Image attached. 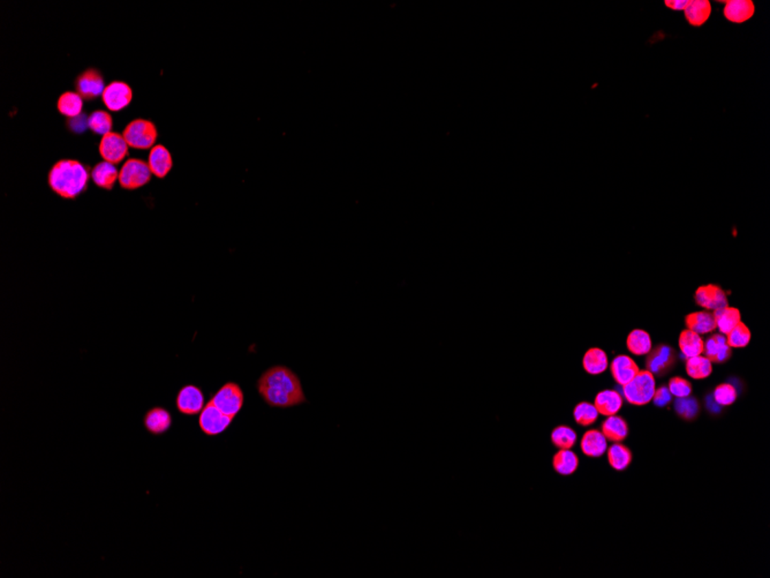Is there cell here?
I'll return each mask as SVG.
<instances>
[{
    "label": "cell",
    "instance_id": "cell-1",
    "mask_svg": "<svg viewBox=\"0 0 770 578\" xmlns=\"http://www.w3.org/2000/svg\"><path fill=\"white\" fill-rule=\"evenodd\" d=\"M258 394L268 405L286 409L306 402L300 379L286 366L265 370L258 381Z\"/></svg>",
    "mask_w": 770,
    "mask_h": 578
},
{
    "label": "cell",
    "instance_id": "cell-2",
    "mask_svg": "<svg viewBox=\"0 0 770 578\" xmlns=\"http://www.w3.org/2000/svg\"><path fill=\"white\" fill-rule=\"evenodd\" d=\"M89 169L76 159H60L51 168L47 183L56 194L66 200H76L86 192Z\"/></svg>",
    "mask_w": 770,
    "mask_h": 578
},
{
    "label": "cell",
    "instance_id": "cell-3",
    "mask_svg": "<svg viewBox=\"0 0 770 578\" xmlns=\"http://www.w3.org/2000/svg\"><path fill=\"white\" fill-rule=\"evenodd\" d=\"M655 384V377L649 370H639L629 384H624V397L632 405H646L653 399Z\"/></svg>",
    "mask_w": 770,
    "mask_h": 578
},
{
    "label": "cell",
    "instance_id": "cell-4",
    "mask_svg": "<svg viewBox=\"0 0 770 578\" xmlns=\"http://www.w3.org/2000/svg\"><path fill=\"white\" fill-rule=\"evenodd\" d=\"M126 142L134 149H149L157 140V127L147 119H135L126 126L122 132Z\"/></svg>",
    "mask_w": 770,
    "mask_h": 578
},
{
    "label": "cell",
    "instance_id": "cell-5",
    "mask_svg": "<svg viewBox=\"0 0 770 578\" xmlns=\"http://www.w3.org/2000/svg\"><path fill=\"white\" fill-rule=\"evenodd\" d=\"M151 175L148 163L137 158H129L120 169L119 184L124 190H139L150 181Z\"/></svg>",
    "mask_w": 770,
    "mask_h": 578
},
{
    "label": "cell",
    "instance_id": "cell-6",
    "mask_svg": "<svg viewBox=\"0 0 770 578\" xmlns=\"http://www.w3.org/2000/svg\"><path fill=\"white\" fill-rule=\"evenodd\" d=\"M226 416H234L240 412L244 406L245 397L240 386L234 382L224 384L210 399Z\"/></svg>",
    "mask_w": 770,
    "mask_h": 578
},
{
    "label": "cell",
    "instance_id": "cell-7",
    "mask_svg": "<svg viewBox=\"0 0 770 578\" xmlns=\"http://www.w3.org/2000/svg\"><path fill=\"white\" fill-rule=\"evenodd\" d=\"M233 419L234 418L226 416L225 413H223L210 401L205 404L203 410L201 411L199 425H200L201 431L203 432L205 435L217 436V435L222 434L223 432H225L229 427V425L232 424Z\"/></svg>",
    "mask_w": 770,
    "mask_h": 578
},
{
    "label": "cell",
    "instance_id": "cell-8",
    "mask_svg": "<svg viewBox=\"0 0 770 578\" xmlns=\"http://www.w3.org/2000/svg\"><path fill=\"white\" fill-rule=\"evenodd\" d=\"M677 355L674 348L666 344H659L649 351L646 359V366L653 375L664 377L674 368Z\"/></svg>",
    "mask_w": 770,
    "mask_h": 578
},
{
    "label": "cell",
    "instance_id": "cell-9",
    "mask_svg": "<svg viewBox=\"0 0 770 578\" xmlns=\"http://www.w3.org/2000/svg\"><path fill=\"white\" fill-rule=\"evenodd\" d=\"M105 88L103 74L93 67L87 69L76 80V91L86 101H93L103 96Z\"/></svg>",
    "mask_w": 770,
    "mask_h": 578
},
{
    "label": "cell",
    "instance_id": "cell-10",
    "mask_svg": "<svg viewBox=\"0 0 770 578\" xmlns=\"http://www.w3.org/2000/svg\"><path fill=\"white\" fill-rule=\"evenodd\" d=\"M100 155L106 162L119 164L128 155V144L122 134L110 132L100 140Z\"/></svg>",
    "mask_w": 770,
    "mask_h": 578
},
{
    "label": "cell",
    "instance_id": "cell-11",
    "mask_svg": "<svg viewBox=\"0 0 770 578\" xmlns=\"http://www.w3.org/2000/svg\"><path fill=\"white\" fill-rule=\"evenodd\" d=\"M177 409L186 416L199 414L205 408V395L196 386H185L177 395Z\"/></svg>",
    "mask_w": 770,
    "mask_h": 578
},
{
    "label": "cell",
    "instance_id": "cell-12",
    "mask_svg": "<svg viewBox=\"0 0 770 578\" xmlns=\"http://www.w3.org/2000/svg\"><path fill=\"white\" fill-rule=\"evenodd\" d=\"M103 102L105 107L111 111H120L128 107L132 102L133 91L127 83L113 81L105 88L103 93Z\"/></svg>",
    "mask_w": 770,
    "mask_h": 578
},
{
    "label": "cell",
    "instance_id": "cell-13",
    "mask_svg": "<svg viewBox=\"0 0 770 578\" xmlns=\"http://www.w3.org/2000/svg\"><path fill=\"white\" fill-rule=\"evenodd\" d=\"M694 298L695 302L707 311H716L727 306V293L714 284L699 287Z\"/></svg>",
    "mask_w": 770,
    "mask_h": 578
},
{
    "label": "cell",
    "instance_id": "cell-14",
    "mask_svg": "<svg viewBox=\"0 0 770 578\" xmlns=\"http://www.w3.org/2000/svg\"><path fill=\"white\" fill-rule=\"evenodd\" d=\"M148 166L155 177H157L158 179H164L172 170L173 166L172 156L168 151V148H165L161 144L155 146L149 154Z\"/></svg>",
    "mask_w": 770,
    "mask_h": 578
},
{
    "label": "cell",
    "instance_id": "cell-15",
    "mask_svg": "<svg viewBox=\"0 0 770 578\" xmlns=\"http://www.w3.org/2000/svg\"><path fill=\"white\" fill-rule=\"evenodd\" d=\"M702 353L712 363L723 364L730 359L732 351L723 334H714L705 342Z\"/></svg>",
    "mask_w": 770,
    "mask_h": 578
},
{
    "label": "cell",
    "instance_id": "cell-16",
    "mask_svg": "<svg viewBox=\"0 0 770 578\" xmlns=\"http://www.w3.org/2000/svg\"><path fill=\"white\" fill-rule=\"evenodd\" d=\"M144 425L146 430L152 435L164 434L172 425V416L168 410L156 406L146 413Z\"/></svg>",
    "mask_w": 770,
    "mask_h": 578
},
{
    "label": "cell",
    "instance_id": "cell-17",
    "mask_svg": "<svg viewBox=\"0 0 770 578\" xmlns=\"http://www.w3.org/2000/svg\"><path fill=\"white\" fill-rule=\"evenodd\" d=\"M610 370L617 384L624 386L629 384L640 370L631 357L620 355L613 360V363L610 365Z\"/></svg>",
    "mask_w": 770,
    "mask_h": 578
},
{
    "label": "cell",
    "instance_id": "cell-18",
    "mask_svg": "<svg viewBox=\"0 0 770 578\" xmlns=\"http://www.w3.org/2000/svg\"><path fill=\"white\" fill-rule=\"evenodd\" d=\"M90 177L96 186L103 190H111L119 179L118 169L115 164L103 161L93 166Z\"/></svg>",
    "mask_w": 770,
    "mask_h": 578
},
{
    "label": "cell",
    "instance_id": "cell-19",
    "mask_svg": "<svg viewBox=\"0 0 770 578\" xmlns=\"http://www.w3.org/2000/svg\"><path fill=\"white\" fill-rule=\"evenodd\" d=\"M756 6L751 0H729L724 8V16L734 23H743L752 18Z\"/></svg>",
    "mask_w": 770,
    "mask_h": 578
},
{
    "label": "cell",
    "instance_id": "cell-20",
    "mask_svg": "<svg viewBox=\"0 0 770 578\" xmlns=\"http://www.w3.org/2000/svg\"><path fill=\"white\" fill-rule=\"evenodd\" d=\"M606 436L602 434V432L598 430H591L585 433L584 436L581 438V450L582 453L588 457H601L607 453L608 450V443H607Z\"/></svg>",
    "mask_w": 770,
    "mask_h": 578
},
{
    "label": "cell",
    "instance_id": "cell-21",
    "mask_svg": "<svg viewBox=\"0 0 770 578\" xmlns=\"http://www.w3.org/2000/svg\"><path fill=\"white\" fill-rule=\"evenodd\" d=\"M595 408L603 416H615L623 406V397L616 390H602L595 397Z\"/></svg>",
    "mask_w": 770,
    "mask_h": 578
},
{
    "label": "cell",
    "instance_id": "cell-22",
    "mask_svg": "<svg viewBox=\"0 0 770 578\" xmlns=\"http://www.w3.org/2000/svg\"><path fill=\"white\" fill-rule=\"evenodd\" d=\"M602 434L606 436L608 441L622 442L629 435V425L622 416H610L602 423Z\"/></svg>",
    "mask_w": 770,
    "mask_h": 578
},
{
    "label": "cell",
    "instance_id": "cell-23",
    "mask_svg": "<svg viewBox=\"0 0 770 578\" xmlns=\"http://www.w3.org/2000/svg\"><path fill=\"white\" fill-rule=\"evenodd\" d=\"M685 324L688 331H694L699 335L708 334L716 329L713 313L707 311L688 314L685 319Z\"/></svg>",
    "mask_w": 770,
    "mask_h": 578
},
{
    "label": "cell",
    "instance_id": "cell-24",
    "mask_svg": "<svg viewBox=\"0 0 770 578\" xmlns=\"http://www.w3.org/2000/svg\"><path fill=\"white\" fill-rule=\"evenodd\" d=\"M714 320L716 328L720 329V334L727 335L740 322V312L738 309L725 306L722 309H716L713 313Z\"/></svg>",
    "mask_w": 770,
    "mask_h": 578
},
{
    "label": "cell",
    "instance_id": "cell-25",
    "mask_svg": "<svg viewBox=\"0 0 770 578\" xmlns=\"http://www.w3.org/2000/svg\"><path fill=\"white\" fill-rule=\"evenodd\" d=\"M684 12L690 25L700 27L710 19L712 5L708 0H692Z\"/></svg>",
    "mask_w": 770,
    "mask_h": 578
},
{
    "label": "cell",
    "instance_id": "cell-26",
    "mask_svg": "<svg viewBox=\"0 0 770 578\" xmlns=\"http://www.w3.org/2000/svg\"><path fill=\"white\" fill-rule=\"evenodd\" d=\"M582 366L588 374L598 375L606 372L609 366L606 352L598 348H591L585 353Z\"/></svg>",
    "mask_w": 770,
    "mask_h": 578
},
{
    "label": "cell",
    "instance_id": "cell-27",
    "mask_svg": "<svg viewBox=\"0 0 770 578\" xmlns=\"http://www.w3.org/2000/svg\"><path fill=\"white\" fill-rule=\"evenodd\" d=\"M552 465L557 474L570 476L578 470L579 458L574 452H571V449H559L558 453L554 456Z\"/></svg>",
    "mask_w": 770,
    "mask_h": 578
},
{
    "label": "cell",
    "instance_id": "cell-28",
    "mask_svg": "<svg viewBox=\"0 0 770 578\" xmlns=\"http://www.w3.org/2000/svg\"><path fill=\"white\" fill-rule=\"evenodd\" d=\"M679 348L685 358H691V357L700 356L703 352V344L705 342L702 340L700 335L697 334L694 331H683L679 335Z\"/></svg>",
    "mask_w": 770,
    "mask_h": 578
},
{
    "label": "cell",
    "instance_id": "cell-29",
    "mask_svg": "<svg viewBox=\"0 0 770 578\" xmlns=\"http://www.w3.org/2000/svg\"><path fill=\"white\" fill-rule=\"evenodd\" d=\"M626 345L631 353H633L635 356H644V355H648L649 351L652 350V338L647 331L634 329L627 336Z\"/></svg>",
    "mask_w": 770,
    "mask_h": 578
},
{
    "label": "cell",
    "instance_id": "cell-30",
    "mask_svg": "<svg viewBox=\"0 0 770 578\" xmlns=\"http://www.w3.org/2000/svg\"><path fill=\"white\" fill-rule=\"evenodd\" d=\"M58 111L69 118L82 113L83 98L78 93L67 91L60 95L57 103Z\"/></svg>",
    "mask_w": 770,
    "mask_h": 578
},
{
    "label": "cell",
    "instance_id": "cell-31",
    "mask_svg": "<svg viewBox=\"0 0 770 578\" xmlns=\"http://www.w3.org/2000/svg\"><path fill=\"white\" fill-rule=\"evenodd\" d=\"M632 452L626 445H620V442H615L608 448V460L615 470H625L632 463Z\"/></svg>",
    "mask_w": 770,
    "mask_h": 578
},
{
    "label": "cell",
    "instance_id": "cell-32",
    "mask_svg": "<svg viewBox=\"0 0 770 578\" xmlns=\"http://www.w3.org/2000/svg\"><path fill=\"white\" fill-rule=\"evenodd\" d=\"M713 372V365L708 358L705 356H695L688 358L686 360V373L694 379L702 380L710 377Z\"/></svg>",
    "mask_w": 770,
    "mask_h": 578
},
{
    "label": "cell",
    "instance_id": "cell-33",
    "mask_svg": "<svg viewBox=\"0 0 770 578\" xmlns=\"http://www.w3.org/2000/svg\"><path fill=\"white\" fill-rule=\"evenodd\" d=\"M113 126L111 115L103 110L93 111L89 115V129L97 135H106L110 133Z\"/></svg>",
    "mask_w": 770,
    "mask_h": 578
},
{
    "label": "cell",
    "instance_id": "cell-34",
    "mask_svg": "<svg viewBox=\"0 0 770 578\" xmlns=\"http://www.w3.org/2000/svg\"><path fill=\"white\" fill-rule=\"evenodd\" d=\"M577 433L569 426H558L552 433V445L558 449H571L577 442Z\"/></svg>",
    "mask_w": 770,
    "mask_h": 578
},
{
    "label": "cell",
    "instance_id": "cell-35",
    "mask_svg": "<svg viewBox=\"0 0 770 578\" xmlns=\"http://www.w3.org/2000/svg\"><path fill=\"white\" fill-rule=\"evenodd\" d=\"M598 414L600 413L598 412L594 404L591 403L581 402L574 408V416L576 423L584 427L594 424L595 421H598Z\"/></svg>",
    "mask_w": 770,
    "mask_h": 578
},
{
    "label": "cell",
    "instance_id": "cell-36",
    "mask_svg": "<svg viewBox=\"0 0 770 578\" xmlns=\"http://www.w3.org/2000/svg\"><path fill=\"white\" fill-rule=\"evenodd\" d=\"M752 334L745 324L742 321L739 322L732 331L727 335V343L730 348H745L751 341Z\"/></svg>",
    "mask_w": 770,
    "mask_h": 578
},
{
    "label": "cell",
    "instance_id": "cell-37",
    "mask_svg": "<svg viewBox=\"0 0 770 578\" xmlns=\"http://www.w3.org/2000/svg\"><path fill=\"white\" fill-rule=\"evenodd\" d=\"M675 410L678 416H681L685 421H693L698 416L700 411L699 403L694 397H683L676 399Z\"/></svg>",
    "mask_w": 770,
    "mask_h": 578
},
{
    "label": "cell",
    "instance_id": "cell-38",
    "mask_svg": "<svg viewBox=\"0 0 770 578\" xmlns=\"http://www.w3.org/2000/svg\"><path fill=\"white\" fill-rule=\"evenodd\" d=\"M737 396V390L732 384H721L714 390L713 399L718 405L727 406L736 402Z\"/></svg>",
    "mask_w": 770,
    "mask_h": 578
},
{
    "label": "cell",
    "instance_id": "cell-39",
    "mask_svg": "<svg viewBox=\"0 0 770 578\" xmlns=\"http://www.w3.org/2000/svg\"><path fill=\"white\" fill-rule=\"evenodd\" d=\"M669 390H670L671 395L676 396L677 399H683V397H688L691 395L692 384L688 380H685L683 377H675L669 381Z\"/></svg>",
    "mask_w": 770,
    "mask_h": 578
},
{
    "label": "cell",
    "instance_id": "cell-40",
    "mask_svg": "<svg viewBox=\"0 0 770 578\" xmlns=\"http://www.w3.org/2000/svg\"><path fill=\"white\" fill-rule=\"evenodd\" d=\"M66 126L69 129V132L74 134H82L86 132L87 129L89 127V115L82 112L81 115H76L74 118L67 119Z\"/></svg>",
    "mask_w": 770,
    "mask_h": 578
},
{
    "label": "cell",
    "instance_id": "cell-41",
    "mask_svg": "<svg viewBox=\"0 0 770 578\" xmlns=\"http://www.w3.org/2000/svg\"><path fill=\"white\" fill-rule=\"evenodd\" d=\"M652 401H654V404L659 408H664V406L669 405L671 401H672V395H671L670 390L668 387L662 386L661 388L656 389L653 396Z\"/></svg>",
    "mask_w": 770,
    "mask_h": 578
},
{
    "label": "cell",
    "instance_id": "cell-42",
    "mask_svg": "<svg viewBox=\"0 0 770 578\" xmlns=\"http://www.w3.org/2000/svg\"><path fill=\"white\" fill-rule=\"evenodd\" d=\"M666 8H672L675 11H685V8H688L690 1H669L666 0L664 1Z\"/></svg>",
    "mask_w": 770,
    "mask_h": 578
}]
</instances>
